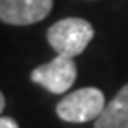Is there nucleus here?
<instances>
[{"instance_id": "1", "label": "nucleus", "mask_w": 128, "mask_h": 128, "mask_svg": "<svg viewBox=\"0 0 128 128\" xmlns=\"http://www.w3.org/2000/svg\"><path fill=\"white\" fill-rule=\"evenodd\" d=\"M94 38L92 25L84 18H64L55 22L46 32V41L60 55H80Z\"/></svg>"}, {"instance_id": "2", "label": "nucleus", "mask_w": 128, "mask_h": 128, "mask_svg": "<svg viewBox=\"0 0 128 128\" xmlns=\"http://www.w3.org/2000/svg\"><path fill=\"white\" fill-rule=\"evenodd\" d=\"M105 108V96L96 87H82L68 92L57 103L55 112L62 121L87 123L96 119Z\"/></svg>"}, {"instance_id": "3", "label": "nucleus", "mask_w": 128, "mask_h": 128, "mask_svg": "<svg viewBox=\"0 0 128 128\" xmlns=\"http://www.w3.org/2000/svg\"><path fill=\"white\" fill-rule=\"evenodd\" d=\"M30 80L34 84H39L52 94H62L71 89L76 80V64L73 57L60 55L54 57L50 62L41 64L34 68L30 73Z\"/></svg>"}, {"instance_id": "4", "label": "nucleus", "mask_w": 128, "mask_h": 128, "mask_svg": "<svg viewBox=\"0 0 128 128\" xmlns=\"http://www.w3.org/2000/svg\"><path fill=\"white\" fill-rule=\"evenodd\" d=\"M54 0H0V22L7 25H32L44 20Z\"/></svg>"}, {"instance_id": "5", "label": "nucleus", "mask_w": 128, "mask_h": 128, "mask_svg": "<svg viewBox=\"0 0 128 128\" xmlns=\"http://www.w3.org/2000/svg\"><path fill=\"white\" fill-rule=\"evenodd\" d=\"M94 128H128V84L105 105L103 112L94 119Z\"/></svg>"}, {"instance_id": "6", "label": "nucleus", "mask_w": 128, "mask_h": 128, "mask_svg": "<svg viewBox=\"0 0 128 128\" xmlns=\"http://www.w3.org/2000/svg\"><path fill=\"white\" fill-rule=\"evenodd\" d=\"M0 128H20L12 118H0Z\"/></svg>"}, {"instance_id": "7", "label": "nucleus", "mask_w": 128, "mask_h": 128, "mask_svg": "<svg viewBox=\"0 0 128 128\" xmlns=\"http://www.w3.org/2000/svg\"><path fill=\"white\" fill-rule=\"evenodd\" d=\"M4 107H6V98H4V94H2V91H0V114H2V110H4Z\"/></svg>"}]
</instances>
